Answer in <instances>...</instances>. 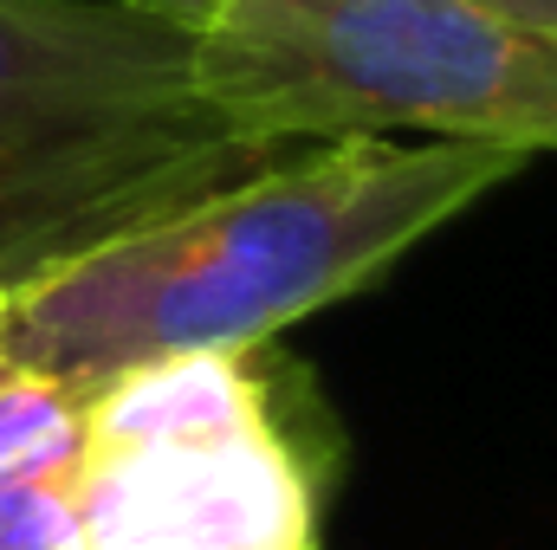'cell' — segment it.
Segmentation results:
<instances>
[{
	"label": "cell",
	"instance_id": "obj_1",
	"mask_svg": "<svg viewBox=\"0 0 557 550\" xmlns=\"http://www.w3.org/2000/svg\"><path fill=\"white\" fill-rule=\"evenodd\" d=\"M525 155L454 137H331L7 285V363L98 396L124 370L221 350L350 298Z\"/></svg>",
	"mask_w": 557,
	"mask_h": 550
},
{
	"label": "cell",
	"instance_id": "obj_2",
	"mask_svg": "<svg viewBox=\"0 0 557 550\" xmlns=\"http://www.w3.org/2000/svg\"><path fill=\"white\" fill-rule=\"evenodd\" d=\"M273 155L201 98L195 20L156 0H0V285Z\"/></svg>",
	"mask_w": 557,
	"mask_h": 550
},
{
	"label": "cell",
	"instance_id": "obj_3",
	"mask_svg": "<svg viewBox=\"0 0 557 550\" xmlns=\"http://www.w3.org/2000/svg\"><path fill=\"white\" fill-rule=\"evenodd\" d=\"M195 85L253 142L454 137L557 149V20L486 0H214Z\"/></svg>",
	"mask_w": 557,
	"mask_h": 550
},
{
	"label": "cell",
	"instance_id": "obj_4",
	"mask_svg": "<svg viewBox=\"0 0 557 550\" xmlns=\"http://www.w3.org/2000/svg\"><path fill=\"white\" fill-rule=\"evenodd\" d=\"M78 518L85 550H311V479L273 421L91 447Z\"/></svg>",
	"mask_w": 557,
	"mask_h": 550
},
{
	"label": "cell",
	"instance_id": "obj_5",
	"mask_svg": "<svg viewBox=\"0 0 557 550\" xmlns=\"http://www.w3.org/2000/svg\"><path fill=\"white\" fill-rule=\"evenodd\" d=\"M273 421L267 389L240 370V357L195 350L124 370L85 402V453L91 447H143V440H195Z\"/></svg>",
	"mask_w": 557,
	"mask_h": 550
},
{
	"label": "cell",
	"instance_id": "obj_6",
	"mask_svg": "<svg viewBox=\"0 0 557 550\" xmlns=\"http://www.w3.org/2000/svg\"><path fill=\"white\" fill-rule=\"evenodd\" d=\"M85 466V396L52 376H0V479H78Z\"/></svg>",
	"mask_w": 557,
	"mask_h": 550
},
{
	"label": "cell",
	"instance_id": "obj_7",
	"mask_svg": "<svg viewBox=\"0 0 557 550\" xmlns=\"http://www.w3.org/2000/svg\"><path fill=\"white\" fill-rule=\"evenodd\" d=\"M0 550H85L78 479H0Z\"/></svg>",
	"mask_w": 557,
	"mask_h": 550
},
{
	"label": "cell",
	"instance_id": "obj_8",
	"mask_svg": "<svg viewBox=\"0 0 557 550\" xmlns=\"http://www.w3.org/2000/svg\"><path fill=\"white\" fill-rule=\"evenodd\" d=\"M156 7H169L182 20H201L214 0H156ZM486 7H512V13H532V20H557V0H486Z\"/></svg>",
	"mask_w": 557,
	"mask_h": 550
},
{
	"label": "cell",
	"instance_id": "obj_9",
	"mask_svg": "<svg viewBox=\"0 0 557 550\" xmlns=\"http://www.w3.org/2000/svg\"><path fill=\"white\" fill-rule=\"evenodd\" d=\"M13 363H7V285H0V376H7Z\"/></svg>",
	"mask_w": 557,
	"mask_h": 550
}]
</instances>
